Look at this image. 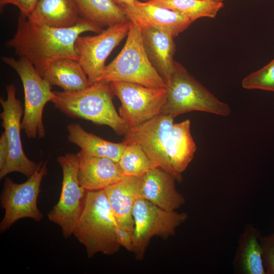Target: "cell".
<instances>
[{
	"mask_svg": "<svg viewBox=\"0 0 274 274\" xmlns=\"http://www.w3.org/2000/svg\"><path fill=\"white\" fill-rule=\"evenodd\" d=\"M67 130L68 141L91 156L106 157L118 162L126 146L122 142L113 143L88 132L78 123L68 124Z\"/></svg>",
	"mask_w": 274,
	"mask_h": 274,
	"instance_id": "obj_23",
	"label": "cell"
},
{
	"mask_svg": "<svg viewBox=\"0 0 274 274\" xmlns=\"http://www.w3.org/2000/svg\"><path fill=\"white\" fill-rule=\"evenodd\" d=\"M142 37L149 61L166 85L176 62L174 38L152 27L142 28Z\"/></svg>",
	"mask_w": 274,
	"mask_h": 274,
	"instance_id": "obj_19",
	"label": "cell"
},
{
	"mask_svg": "<svg viewBox=\"0 0 274 274\" xmlns=\"http://www.w3.org/2000/svg\"><path fill=\"white\" fill-rule=\"evenodd\" d=\"M9 148L7 137L4 132L0 138V170L5 166L9 156Z\"/></svg>",
	"mask_w": 274,
	"mask_h": 274,
	"instance_id": "obj_31",
	"label": "cell"
},
{
	"mask_svg": "<svg viewBox=\"0 0 274 274\" xmlns=\"http://www.w3.org/2000/svg\"><path fill=\"white\" fill-rule=\"evenodd\" d=\"M130 20L107 27L95 36H79L75 43L80 63L87 75L90 85L97 82L105 62L113 49L127 35Z\"/></svg>",
	"mask_w": 274,
	"mask_h": 274,
	"instance_id": "obj_12",
	"label": "cell"
},
{
	"mask_svg": "<svg viewBox=\"0 0 274 274\" xmlns=\"http://www.w3.org/2000/svg\"><path fill=\"white\" fill-rule=\"evenodd\" d=\"M78 159V179L87 191L104 189L126 177L118 162L109 158L91 156L80 151Z\"/></svg>",
	"mask_w": 274,
	"mask_h": 274,
	"instance_id": "obj_16",
	"label": "cell"
},
{
	"mask_svg": "<svg viewBox=\"0 0 274 274\" xmlns=\"http://www.w3.org/2000/svg\"><path fill=\"white\" fill-rule=\"evenodd\" d=\"M27 18L36 24L57 28L74 26L82 19L76 0H39Z\"/></svg>",
	"mask_w": 274,
	"mask_h": 274,
	"instance_id": "obj_20",
	"label": "cell"
},
{
	"mask_svg": "<svg viewBox=\"0 0 274 274\" xmlns=\"http://www.w3.org/2000/svg\"><path fill=\"white\" fill-rule=\"evenodd\" d=\"M214 1H217L219 2H223L224 0H214Z\"/></svg>",
	"mask_w": 274,
	"mask_h": 274,
	"instance_id": "obj_34",
	"label": "cell"
},
{
	"mask_svg": "<svg viewBox=\"0 0 274 274\" xmlns=\"http://www.w3.org/2000/svg\"><path fill=\"white\" fill-rule=\"evenodd\" d=\"M151 4L179 12L192 22L202 17L215 18L222 2L214 0H145Z\"/></svg>",
	"mask_w": 274,
	"mask_h": 274,
	"instance_id": "obj_25",
	"label": "cell"
},
{
	"mask_svg": "<svg viewBox=\"0 0 274 274\" xmlns=\"http://www.w3.org/2000/svg\"><path fill=\"white\" fill-rule=\"evenodd\" d=\"M142 30L138 23L130 20L123 48L117 56L106 65L97 81L126 82L150 88L166 87L148 58L143 46Z\"/></svg>",
	"mask_w": 274,
	"mask_h": 274,
	"instance_id": "obj_4",
	"label": "cell"
},
{
	"mask_svg": "<svg viewBox=\"0 0 274 274\" xmlns=\"http://www.w3.org/2000/svg\"><path fill=\"white\" fill-rule=\"evenodd\" d=\"M6 90V98H0L3 109L0 118L8 142L9 153L5 166L0 170V179L13 172H19L29 178L41 167L43 162L36 163L25 154L20 136L24 109L20 100L16 98L15 85L9 84Z\"/></svg>",
	"mask_w": 274,
	"mask_h": 274,
	"instance_id": "obj_10",
	"label": "cell"
},
{
	"mask_svg": "<svg viewBox=\"0 0 274 274\" xmlns=\"http://www.w3.org/2000/svg\"><path fill=\"white\" fill-rule=\"evenodd\" d=\"M132 216V252L138 260L143 259L152 237L156 236L166 239L174 235L177 228L188 218L186 213L165 210L142 197L135 201Z\"/></svg>",
	"mask_w": 274,
	"mask_h": 274,
	"instance_id": "obj_7",
	"label": "cell"
},
{
	"mask_svg": "<svg viewBox=\"0 0 274 274\" xmlns=\"http://www.w3.org/2000/svg\"><path fill=\"white\" fill-rule=\"evenodd\" d=\"M118 163L126 176H141L150 169L158 167L137 144L127 145Z\"/></svg>",
	"mask_w": 274,
	"mask_h": 274,
	"instance_id": "obj_26",
	"label": "cell"
},
{
	"mask_svg": "<svg viewBox=\"0 0 274 274\" xmlns=\"http://www.w3.org/2000/svg\"><path fill=\"white\" fill-rule=\"evenodd\" d=\"M176 179L159 167L143 176L142 197L162 209L176 211L185 203V198L175 186Z\"/></svg>",
	"mask_w": 274,
	"mask_h": 274,
	"instance_id": "obj_17",
	"label": "cell"
},
{
	"mask_svg": "<svg viewBox=\"0 0 274 274\" xmlns=\"http://www.w3.org/2000/svg\"><path fill=\"white\" fill-rule=\"evenodd\" d=\"M41 76L51 86H59L64 91L79 90L90 86L87 75L80 63L69 58L53 61Z\"/></svg>",
	"mask_w": 274,
	"mask_h": 274,
	"instance_id": "obj_22",
	"label": "cell"
},
{
	"mask_svg": "<svg viewBox=\"0 0 274 274\" xmlns=\"http://www.w3.org/2000/svg\"><path fill=\"white\" fill-rule=\"evenodd\" d=\"M260 232L249 224L240 235L233 259L235 272L239 274H266L260 243Z\"/></svg>",
	"mask_w": 274,
	"mask_h": 274,
	"instance_id": "obj_21",
	"label": "cell"
},
{
	"mask_svg": "<svg viewBox=\"0 0 274 274\" xmlns=\"http://www.w3.org/2000/svg\"><path fill=\"white\" fill-rule=\"evenodd\" d=\"M262 258L266 274H274V233L260 236Z\"/></svg>",
	"mask_w": 274,
	"mask_h": 274,
	"instance_id": "obj_28",
	"label": "cell"
},
{
	"mask_svg": "<svg viewBox=\"0 0 274 274\" xmlns=\"http://www.w3.org/2000/svg\"><path fill=\"white\" fill-rule=\"evenodd\" d=\"M143 176H126L104 189L118 226L132 234V209L136 200L142 197Z\"/></svg>",
	"mask_w": 274,
	"mask_h": 274,
	"instance_id": "obj_15",
	"label": "cell"
},
{
	"mask_svg": "<svg viewBox=\"0 0 274 274\" xmlns=\"http://www.w3.org/2000/svg\"><path fill=\"white\" fill-rule=\"evenodd\" d=\"M57 161L62 170L61 190L58 201L48 216L50 221L61 227L63 236L66 238L73 234L81 216L87 190L78 179L77 154L66 153L58 156Z\"/></svg>",
	"mask_w": 274,
	"mask_h": 274,
	"instance_id": "obj_9",
	"label": "cell"
},
{
	"mask_svg": "<svg viewBox=\"0 0 274 274\" xmlns=\"http://www.w3.org/2000/svg\"><path fill=\"white\" fill-rule=\"evenodd\" d=\"M53 92L51 102L69 117L108 126L119 135H124L129 129L115 110L110 83L97 81L82 90Z\"/></svg>",
	"mask_w": 274,
	"mask_h": 274,
	"instance_id": "obj_2",
	"label": "cell"
},
{
	"mask_svg": "<svg viewBox=\"0 0 274 274\" xmlns=\"http://www.w3.org/2000/svg\"><path fill=\"white\" fill-rule=\"evenodd\" d=\"M47 173L46 161L24 183L18 184L9 177L5 178L1 195V207L5 210L0 223L1 233L22 218H31L38 222L43 219L37 201L42 181Z\"/></svg>",
	"mask_w": 274,
	"mask_h": 274,
	"instance_id": "obj_8",
	"label": "cell"
},
{
	"mask_svg": "<svg viewBox=\"0 0 274 274\" xmlns=\"http://www.w3.org/2000/svg\"><path fill=\"white\" fill-rule=\"evenodd\" d=\"M103 28L84 19L69 28H57L40 25L29 21L19 14L16 32L5 43L13 49L19 57H25L42 76L53 61L62 58L78 61L75 43L83 32L99 33Z\"/></svg>",
	"mask_w": 274,
	"mask_h": 274,
	"instance_id": "obj_1",
	"label": "cell"
},
{
	"mask_svg": "<svg viewBox=\"0 0 274 274\" xmlns=\"http://www.w3.org/2000/svg\"><path fill=\"white\" fill-rule=\"evenodd\" d=\"M174 118L161 113L137 126L129 128L122 143L126 146L139 145L151 160L171 174L164 148L174 124Z\"/></svg>",
	"mask_w": 274,
	"mask_h": 274,
	"instance_id": "obj_13",
	"label": "cell"
},
{
	"mask_svg": "<svg viewBox=\"0 0 274 274\" xmlns=\"http://www.w3.org/2000/svg\"><path fill=\"white\" fill-rule=\"evenodd\" d=\"M242 85L246 89L274 92V58L260 69L245 77Z\"/></svg>",
	"mask_w": 274,
	"mask_h": 274,
	"instance_id": "obj_27",
	"label": "cell"
},
{
	"mask_svg": "<svg viewBox=\"0 0 274 274\" xmlns=\"http://www.w3.org/2000/svg\"><path fill=\"white\" fill-rule=\"evenodd\" d=\"M39 0H8L7 4H12L20 10V14L28 17L33 11Z\"/></svg>",
	"mask_w": 274,
	"mask_h": 274,
	"instance_id": "obj_30",
	"label": "cell"
},
{
	"mask_svg": "<svg viewBox=\"0 0 274 274\" xmlns=\"http://www.w3.org/2000/svg\"><path fill=\"white\" fill-rule=\"evenodd\" d=\"M121 8L129 20L135 22L142 28L154 27L173 38L186 30L192 23L179 12L148 2L136 0L134 6Z\"/></svg>",
	"mask_w": 274,
	"mask_h": 274,
	"instance_id": "obj_14",
	"label": "cell"
},
{
	"mask_svg": "<svg viewBox=\"0 0 274 274\" xmlns=\"http://www.w3.org/2000/svg\"><path fill=\"white\" fill-rule=\"evenodd\" d=\"M118 226L105 190L87 191L73 234L85 246L88 258L98 253L111 255L119 251Z\"/></svg>",
	"mask_w": 274,
	"mask_h": 274,
	"instance_id": "obj_3",
	"label": "cell"
},
{
	"mask_svg": "<svg viewBox=\"0 0 274 274\" xmlns=\"http://www.w3.org/2000/svg\"><path fill=\"white\" fill-rule=\"evenodd\" d=\"M166 98L161 113L174 118L192 111H201L227 117L231 109L197 81L185 67L176 61L166 84Z\"/></svg>",
	"mask_w": 274,
	"mask_h": 274,
	"instance_id": "obj_5",
	"label": "cell"
},
{
	"mask_svg": "<svg viewBox=\"0 0 274 274\" xmlns=\"http://www.w3.org/2000/svg\"><path fill=\"white\" fill-rule=\"evenodd\" d=\"M1 60L17 72L22 83L24 107L21 129L29 139L43 138L46 134L43 110L46 104L51 101L55 96L51 86L26 58L16 60L3 56Z\"/></svg>",
	"mask_w": 274,
	"mask_h": 274,
	"instance_id": "obj_6",
	"label": "cell"
},
{
	"mask_svg": "<svg viewBox=\"0 0 274 274\" xmlns=\"http://www.w3.org/2000/svg\"><path fill=\"white\" fill-rule=\"evenodd\" d=\"M80 16L100 27H109L129 21L113 0H76Z\"/></svg>",
	"mask_w": 274,
	"mask_h": 274,
	"instance_id": "obj_24",
	"label": "cell"
},
{
	"mask_svg": "<svg viewBox=\"0 0 274 274\" xmlns=\"http://www.w3.org/2000/svg\"><path fill=\"white\" fill-rule=\"evenodd\" d=\"M110 87L121 102L119 114L129 128L160 114L166 101V87L150 88L126 82H111Z\"/></svg>",
	"mask_w": 274,
	"mask_h": 274,
	"instance_id": "obj_11",
	"label": "cell"
},
{
	"mask_svg": "<svg viewBox=\"0 0 274 274\" xmlns=\"http://www.w3.org/2000/svg\"><path fill=\"white\" fill-rule=\"evenodd\" d=\"M120 7L125 6H134L136 0H113Z\"/></svg>",
	"mask_w": 274,
	"mask_h": 274,
	"instance_id": "obj_32",
	"label": "cell"
},
{
	"mask_svg": "<svg viewBox=\"0 0 274 274\" xmlns=\"http://www.w3.org/2000/svg\"><path fill=\"white\" fill-rule=\"evenodd\" d=\"M117 239L120 247H123L127 251L133 252V246L132 234L127 230L118 226L116 230Z\"/></svg>",
	"mask_w": 274,
	"mask_h": 274,
	"instance_id": "obj_29",
	"label": "cell"
},
{
	"mask_svg": "<svg viewBox=\"0 0 274 274\" xmlns=\"http://www.w3.org/2000/svg\"><path fill=\"white\" fill-rule=\"evenodd\" d=\"M8 0H0V11L1 13L3 12L4 7L7 5Z\"/></svg>",
	"mask_w": 274,
	"mask_h": 274,
	"instance_id": "obj_33",
	"label": "cell"
},
{
	"mask_svg": "<svg viewBox=\"0 0 274 274\" xmlns=\"http://www.w3.org/2000/svg\"><path fill=\"white\" fill-rule=\"evenodd\" d=\"M190 121L174 124L164 148V154L171 174L178 181L193 158L196 144L190 131Z\"/></svg>",
	"mask_w": 274,
	"mask_h": 274,
	"instance_id": "obj_18",
	"label": "cell"
}]
</instances>
